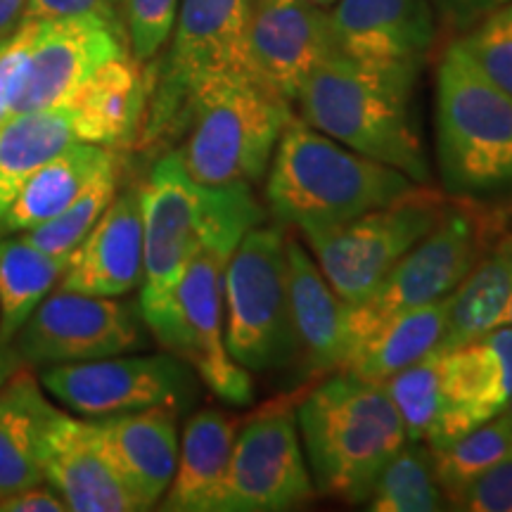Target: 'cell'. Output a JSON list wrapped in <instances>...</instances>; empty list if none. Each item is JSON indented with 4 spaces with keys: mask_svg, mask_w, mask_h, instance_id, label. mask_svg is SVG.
<instances>
[{
    "mask_svg": "<svg viewBox=\"0 0 512 512\" xmlns=\"http://www.w3.org/2000/svg\"><path fill=\"white\" fill-rule=\"evenodd\" d=\"M501 216H503L505 228H510V233H512V204H510L508 209H503V211H501Z\"/></svg>",
    "mask_w": 512,
    "mask_h": 512,
    "instance_id": "obj_44",
    "label": "cell"
},
{
    "mask_svg": "<svg viewBox=\"0 0 512 512\" xmlns=\"http://www.w3.org/2000/svg\"><path fill=\"white\" fill-rule=\"evenodd\" d=\"M138 192L143 211L140 316L150 328L169 309L197 249L209 242L238 245L249 228L264 223V209L247 183H197L178 150L159 159Z\"/></svg>",
    "mask_w": 512,
    "mask_h": 512,
    "instance_id": "obj_1",
    "label": "cell"
},
{
    "mask_svg": "<svg viewBox=\"0 0 512 512\" xmlns=\"http://www.w3.org/2000/svg\"><path fill=\"white\" fill-rule=\"evenodd\" d=\"M110 171H117V155L110 147L93 143L69 145L60 155L38 166L24 183L15 202L0 216V238L27 233L55 219Z\"/></svg>",
    "mask_w": 512,
    "mask_h": 512,
    "instance_id": "obj_23",
    "label": "cell"
},
{
    "mask_svg": "<svg viewBox=\"0 0 512 512\" xmlns=\"http://www.w3.org/2000/svg\"><path fill=\"white\" fill-rule=\"evenodd\" d=\"M505 325H512V299H510V306H508V316H505Z\"/></svg>",
    "mask_w": 512,
    "mask_h": 512,
    "instance_id": "obj_47",
    "label": "cell"
},
{
    "mask_svg": "<svg viewBox=\"0 0 512 512\" xmlns=\"http://www.w3.org/2000/svg\"><path fill=\"white\" fill-rule=\"evenodd\" d=\"M451 202L446 192L418 185L401 200L306 242L339 299L356 306L444 219Z\"/></svg>",
    "mask_w": 512,
    "mask_h": 512,
    "instance_id": "obj_10",
    "label": "cell"
},
{
    "mask_svg": "<svg viewBox=\"0 0 512 512\" xmlns=\"http://www.w3.org/2000/svg\"><path fill=\"white\" fill-rule=\"evenodd\" d=\"M119 0H27L22 12V22H53V19L102 15L119 19Z\"/></svg>",
    "mask_w": 512,
    "mask_h": 512,
    "instance_id": "obj_39",
    "label": "cell"
},
{
    "mask_svg": "<svg viewBox=\"0 0 512 512\" xmlns=\"http://www.w3.org/2000/svg\"><path fill=\"white\" fill-rule=\"evenodd\" d=\"M460 41L479 67L512 98V0L479 19L475 29Z\"/></svg>",
    "mask_w": 512,
    "mask_h": 512,
    "instance_id": "obj_35",
    "label": "cell"
},
{
    "mask_svg": "<svg viewBox=\"0 0 512 512\" xmlns=\"http://www.w3.org/2000/svg\"><path fill=\"white\" fill-rule=\"evenodd\" d=\"M124 55H128V38L119 19L79 15L43 22L15 114L64 105L102 64Z\"/></svg>",
    "mask_w": 512,
    "mask_h": 512,
    "instance_id": "obj_16",
    "label": "cell"
},
{
    "mask_svg": "<svg viewBox=\"0 0 512 512\" xmlns=\"http://www.w3.org/2000/svg\"><path fill=\"white\" fill-rule=\"evenodd\" d=\"M415 81L418 72L375 67L330 50L304 81L294 105L304 124L430 185L432 169L413 114Z\"/></svg>",
    "mask_w": 512,
    "mask_h": 512,
    "instance_id": "obj_2",
    "label": "cell"
},
{
    "mask_svg": "<svg viewBox=\"0 0 512 512\" xmlns=\"http://www.w3.org/2000/svg\"><path fill=\"white\" fill-rule=\"evenodd\" d=\"M439 15L446 19L451 27L467 29L475 27L479 19H484L489 12H494L510 0H434Z\"/></svg>",
    "mask_w": 512,
    "mask_h": 512,
    "instance_id": "obj_41",
    "label": "cell"
},
{
    "mask_svg": "<svg viewBox=\"0 0 512 512\" xmlns=\"http://www.w3.org/2000/svg\"><path fill=\"white\" fill-rule=\"evenodd\" d=\"M287 285L299 356L309 373H337L349 361V304L332 290L316 259L297 238H285Z\"/></svg>",
    "mask_w": 512,
    "mask_h": 512,
    "instance_id": "obj_22",
    "label": "cell"
},
{
    "mask_svg": "<svg viewBox=\"0 0 512 512\" xmlns=\"http://www.w3.org/2000/svg\"><path fill=\"white\" fill-rule=\"evenodd\" d=\"M510 453L512 425L503 413L439 451H432L434 475H437L446 501L456 505L472 482H477L486 470L501 463Z\"/></svg>",
    "mask_w": 512,
    "mask_h": 512,
    "instance_id": "obj_32",
    "label": "cell"
},
{
    "mask_svg": "<svg viewBox=\"0 0 512 512\" xmlns=\"http://www.w3.org/2000/svg\"><path fill=\"white\" fill-rule=\"evenodd\" d=\"M503 415H505V418H508V422H510V425H512V396H510L508 406H505V411H503Z\"/></svg>",
    "mask_w": 512,
    "mask_h": 512,
    "instance_id": "obj_46",
    "label": "cell"
},
{
    "mask_svg": "<svg viewBox=\"0 0 512 512\" xmlns=\"http://www.w3.org/2000/svg\"><path fill=\"white\" fill-rule=\"evenodd\" d=\"M512 299V233H505L479 256L463 283L448 294V316L439 351H453L501 328Z\"/></svg>",
    "mask_w": 512,
    "mask_h": 512,
    "instance_id": "obj_27",
    "label": "cell"
},
{
    "mask_svg": "<svg viewBox=\"0 0 512 512\" xmlns=\"http://www.w3.org/2000/svg\"><path fill=\"white\" fill-rule=\"evenodd\" d=\"M143 280V211L138 188L114 195L72 252L60 290L121 297Z\"/></svg>",
    "mask_w": 512,
    "mask_h": 512,
    "instance_id": "obj_21",
    "label": "cell"
},
{
    "mask_svg": "<svg viewBox=\"0 0 512 512\" xmlns=\"http://www.w3.org/2000/svg\"><path fill=\"white\" fill-rule=\"evenodd\" d=\"M233 242H209L197 249L185 266L169 309L152 323V337L185 361L221 401L247 406L254 399V384L230 356L226 344V311H223V275Z\"/></svg>",
    "mask_w": 512,
    "mask_h": 512,
    "instance_id": "obj_9",
    "label": "cell"
},
{
    "mask_svg": "<svg viewBox=\"0 0 512 512\" xmlns=\"http://www.w3.org/2000/svg\"><path fill=\"white\" fill-rule=\"evenodd\" d=\"M53 413L29 366L0 387V501L43 482V439Z\"/></svg>",
    "mask_w": 512,
    "mask_h": 512,
    "instance_id": "obj_24",
    "label": "cell"
},
{
    "mask_svg": "<svg viewBox=\"0 0 512 512\" xmlns=\"http://www.w3.org/2000/svg\"><path fill=\"white\" fill-rule=\"evenodd\" d=\"M418 185L292 117L268 166L266 197L275 219L316 238L401 200Z\"/></svg>",
    "mask_w": 512,
    "mask_h": 512,
    "instance_id": "obj_3",
    "label": "cell"
},
{
    "mask_svg": "<svg viewBox=\"0 0 512 512\" xmlns=\"http://www.w3.org/2000/svg\"><path fill=\"white\" fill-rule=\"evenodd\" d=\"M0 512H67V503L57 494L53 486H29L0 501Z\"/></svg>",
    "mask_w": 512,
    "mask_h": 512,
    "instance_id": "obj_40",
    "label": "cell"
},
{
    "mask_svg": "<svg viewBox=\"0 0 512 512\" xmlns=\"http://www.w3.org/2000/svg\"><path fill=\"white\" fill-rule=\"evenodd\" d=\"M297 430L318 494L363 503L382 467L406 444V427L382 384L342 370L306 396Z\"/></svg>",
    "mask_w": 512,
    "mask_h": 512,
    "instance_id": "obj_4",
    "label": "cell"
},
{
    "mask_svg": "<svg viewBox=\"0 0 512 512\" xmlns=\"http://www.w3.org/2000/svg\"><path fill=\"white\" fill-rule=\"evenodd\" d=\"M81 143L72 112L67 107L15 114L0 126V216L15 202L31 174L67 150Z\"/></svg>",
    "mask_w": 512,
    "mask_h": 512,
    "instance_id": "obj_28",
    "label": "cell"
},
{
    "mask_svg": "<svg viewBox=\"0 0 512 512\" xmlns=\"http://www.w3.org/2000/svg\"><path fill=\"white\" fill-rule=\"evenodd\" d=\"M512 396V325L486 332L475 342L441 354V415L430 439L439 451L494 420Z\"/></svg>",
    "mask_w": 512,
    "mask_h": 512,
    "instance_id": "obj_17",
    "label": "cell"
},
{
    "mask_svg": "<svg viewBox=\"0 0 512 512\" xmlns=\"http://www.w3.org/2000/svg\"><path fill=\"white\" fill-rule=\"evenodd\" d=\"M332 50L328 10L306 0H247L245 72L294 105L304 81Z\"/></svg>",
    "mask_w": 512,
    "mask_h": 512,
    "instance_id": "obj_15",
    "label": "cell"
},
{
    "mask_svg": "<svg viewBox=\"0 0 512 512\" xmlns=\"http://www.w3.org/2000/svg\"><path fill=\"white\" fill-rule=\"evenodd\" d=\"M505 230L501 211L453 197L444 219L384 275L370 297L349 306V358L392 318L456 290Z\"/></svg>",
    "mask_w": 512,
    "mask_h": 512,
    "instance_id": "obj_7",
    "label": "cell"
},
{
    "mask_svg": "<svg viewBox=\"0 0 512 512\" xmlns=\"http://www.w3.org/2000/svg\"><path fill=\"white\" fill-rule=\"evenodd\" d=\"M247 0H183L176 36L159 79L147 136L183 128L190 95L211 76L245 72L242 31Z\"/></svg>",
    "mask_w": 512,
    "mask_h": 512,
    "instance_id": "obj_13",
    "label": "cell"
},
{
    "mask_svg": "<svg viewBox=\"0 0 512 512\" xmlns=\"http://www.w3.org/2000/svg\"><path fill=\"white\" fill-rule=\"evenodd\" d=\"M292 105L247 72L216 74L190 95L181 152L185 171L202 185H252L268 174Z\"/></svg>",
    "mask_w": 512,
    "mask_h": 512,
    "instance_id": "obj_6",
    "label": "cell"
},
{
    "mask_svg": "<svg viewBox=\"0 0 512 512\" xmlns=\"http://www.w3.org/2000/svg\"><path fill=\"white\" fill-rule=\"evenodd\" d=\"M119 3H121V0H119Z\"/></svg>",
    "mask_w": 512,
    "mask_h": 512,
    "instance_id": "obj_48",
    "label": "cell"
},
{
    "mask_svg": "<svg viewBox=\"0 0 512 512\" xmlns=\"http://www.w3.org/2000/svg\"><path fill=\"white\" fill-rule=\"evenodd\" d=\"M27 0H0V38L10 36L22 24V12Z\"/></svg>",
    "mask_w": 512,
    "mask_h": 512,
    "instance_id": "obj_42",
    "label": "cell"
},
{
    "mask_svg": "<svg viewBox=\"0 0 512 512\" xmlns=\"http://www.w3.org/2000/svg\"><path fill=\"white\" fill-rule=\"evenodd\" d=\"M453 508L467 512H512V453L472 482Z\"/></svg>",
    "mask_w": 512,
    "mask_h": 512,
    "instance_id": "obj_38",
    "label": "cell"
},
{
    "mask_svg": "<svg viewBox=\"0 0 512 512\" xmlns=\"http://www.w3.org/2000/svg\"><path fill=\"white\" fill-rule=\"evenodd\" d=\"M147 105V86L140 62L128 53L102 64L91 79L64 102L72 112L81 143L124 145L133 138Z\"/></svg>",
    "mask_w": 512,
    "mask_h": 512,
    "instance_id": "obj_26",
    "label": "cell"
},
{
    "mask_svg": "<svg viewBox=\"0 0 512 512\" xmlns=\"http://www.w3.org/2000/svg\"><path fill=\"white\" fill-rule=\"evenodd\" d=\"M24 366V361L19 358L17 349L10 344L0 342V387L10 380V375H15L19 368Z\"/></svg>",
    "mask_w": 512,
    "mask_h": 512,
    "instance_id": "obj_43",
    "label": "cell"
},
{
    "mask_svg": "<svg viewBox=\"0 0 512 512\" xmlns=\"http://www.w3.org/2000/svg\"><path fill=\"white\" fill-rule=\"evenodd\" d=\"M143 316L119 297L50 292L12 339L24 366L48 368L143 349Z\"/></svg>",
    "mask_w": 512,
    "mask_h": 512,
    "instance_id": "obj_12",
    "label": "cell"
},
{
    "mask_svg": "<svg viewBox=\"0 0 512 512\" xmlns=\"http://www.w3.org/2000/svg\"><path fill=\"white\" fill-rule=\"evenodd\" d=\"M41 27L43 22H22L10 36L0 38V126L15 114V102Z\"/></svg>",
    "mask_w": 512,
    "mask_h": 512,
    "instance_id": "obj_37",
    "label": "cell"
},
{
    "mask_svg": "<svg viewBox=\"0 0 512 512\" xmlns=\"http://www.w3.org/2000/svg\"><path fill=\"white\" fill-rule=\"evenodd\" d=\"M434 150L448 197L482 202L512 190V98L460 38L437 67Z\"/></svg>",
    "mask_w": 512,
    "mask_h": 512,
    "instance_id": "obj_5",
    "label": "cell"
},
{
    "mask_svg": "<svg viewBox=\"0 0 512 512\" xmlns=\"http://www.w3.org/2000/svg\"><path fill=\"white\" fill-rule=\"evenodd\" d=\"M287 235L275 226L249 228L223 275L230 356L252 373L287 368L299 358L287 285Z\"/></svg>",
    "mask_w": 512,
    "mask_h": 512,
    "instance_id": "obj_8",
    "label": "cell"
},
{
    "mask_svg": "<svg viewBox=\"0 0 512 512\" xmlns=\"http://www.w3.org/2000/svg\"><path fill=\"white\" fill-rule=\"evenodd\" d=\"M408 441H427L441 415V351H434L382 382Z\"/></svg>",
    "mask_w": 512,
    "mask_h": 512,
    "instance_id": "obj_33",
    "label": "cell"
},
{
    "mask_svg": "<svg viewBox=\"0 0 512 512\" xmlns=\"http://www.w3.org/2000/svg\"><path fill=\"white\" fill-rule=\"evenodd\" d=\"M328 24L335 53L418 74L437 38L430 0H335Z\"/></svg>",
    "mask_w": 512,
    "mask_h": 512,
    "instance_id": "obj_18",
    "label": "cell"
},
{
    "mask_svg": "<svg viewBox=\"0 0 512 512\" xmlns=\"http://www.w3.org/2000/svg\"><path fill=\"white\" fill-rule=\"evenodd\" d=\"M313 491L292 411H266L235 434L219 512L290 510L309 501Z\"/></svg>",
    "mask_w": 512,
    "mask_h": 512,
    "instance_id": "obj_14",
    "label": "cell"
},
{
    "mask_svg": "<svg viewBox=\"0 0 512 512\" xmlns=\"http://www.w3.org/2000/svg\"><path fill=\"white\" fill-rule=\"evenodd\" d=\"M91 420L107 458L140 510L162 503L178 463V408L155 406Z\"/></svg>",
    "mask_w": 512,
    "mask_h": 512,
    "instance_id": "obj_20",
    "label": "cell"
},
{
    "mask_svg": "<svg viewBox=\"0 0 512 512\" xmlns=\"http://www.w3.org/2000/svg\"><path fill=\"white\" fill-rule=\"evenodd\" d=\"M124 29L136 62H150L174 34L178 0H121Z\"/></svg>",
    "mask_w": 512,
    "mask_h": 512,
    "instance_id": "obj_36",
    "label": "cell"
},
{
    "mask_svg": "<svg viewBox=\"0 0 512 512\" xmlns=\"http://www.w3.org/2000/svg\"><path fill=\"white\" fill-rule=\"evenodd\" d=\"M57 403L83 418L136 413L155 406L181 408L195 392L190 366L174 354H119L57 363L38 377Z\"/></svg>",
    "mask_w": 512,
    "mask_h": 512,
    "instance_id": "obj_11",
    "label": "cell"
},
{
    "mask_svg": "<svg viewBox=\"0 0 512 512\" xmlns=\"http://www.w3.org/2000/svg\"><path fill=\"white\" fill-rule=\"evenodd\" d=\"M114 195H117V171H110V174L98 178L72 207L64 209L55 219L19 235H24L41 252L69 256L81 245V240L91 233L95 221L100 219Z\"/></svg>",
    "mask_w": 512,
    "mask_h": 512,
    "instance_id": "obj_34",
    "label": "cell"
},
{
    "mask_svg": "<svg viewBox=\"0 0 512 512\" xmlns=\"http://www.w3.org/2000/svg\"><path fill=\"white\" fill-rule=\"evenodd\" d=\"M43 482L53 486L67 510L133 512L140 510L128 486L107 458L93 420L55 408L43 439Z\"/></svg>",
    "mask_w": 512,
    "mask_h": 512,
    "instance_id": "obj_19",
    "label": "cell"
},
{
    "mask_svg": "<svg viewBox=\"0 0 512 512\" xmlns=\"http://www.w3.org/2000/svg\"><path fill=\"white\" fill-rule=\"evenodd\" d=\"M366 503L373 512H434L446 508L430 448L418 446V441H406L382 467Z\"/></svg>",
    "mask_w": 512,
    "mask_h": 512,
    "instance_id": "obj_31",
    "label": "cell"
},
{
    "mask_svg": "<svg viewBox=\"0 0 512 512\" xmlns=\"http://www.w3.org/2000/svg\"><path fill=\"white\" fill-rule=\"evenodd\" d=\"M69 256H53L31 245L24 235L0 238V342L10 344L53 292L67 271Z\"/></svg>",
    "mask_w": 512,
    "mask_h": 512,
    "instance_id": "obj_30",
    "label": "cell"
},
{
    "mask_svg": "<svg viewBox=\"0 0 512 512\" xmlns=\"http://www.w3.org/2000/svg\"><path fill=\"white\" fill-rule=\"evenodd\" d=\"M448 316V294L389 320L373 339L356 349L344 370L382 384L413 363L439 351Z\"/></svg>",
    "mask_w": 512,
    "mask_h": 512,
    "instance_id": "obj_29",
    "label": "cell"
},
{
    "mask_svg": "<svg viewBox=\"0 0 512 512\" xmlns=\"http://www.w3.org/2000/svg\"><path fill=\"white\" fill-rule=\"evenodd\" d=\"M306 3H313V5H318V8L328 10L330 5H335V0H306Z\"/></svg>",
    "mask_w": 512,
    "mask_h": 512,
    "instance_id": "obj_45",
    "label": "cell"
},
{
    "mask_svg": "<svg viewBox=\"0 0 512 512\" xmlns=\"http://www.w3.org/2000/svg\"><path fill=\"white\" fill-rule=\"evenodd\" d=\"M235 434V420L214 408L185 422L176 472L162 498V510L219 512Z\"/></svg>",
    "mask_w": 512,
    "mask_h": 512,
    "instance_id": "obj_25",
    "label": "cell"
}]
</instances>
